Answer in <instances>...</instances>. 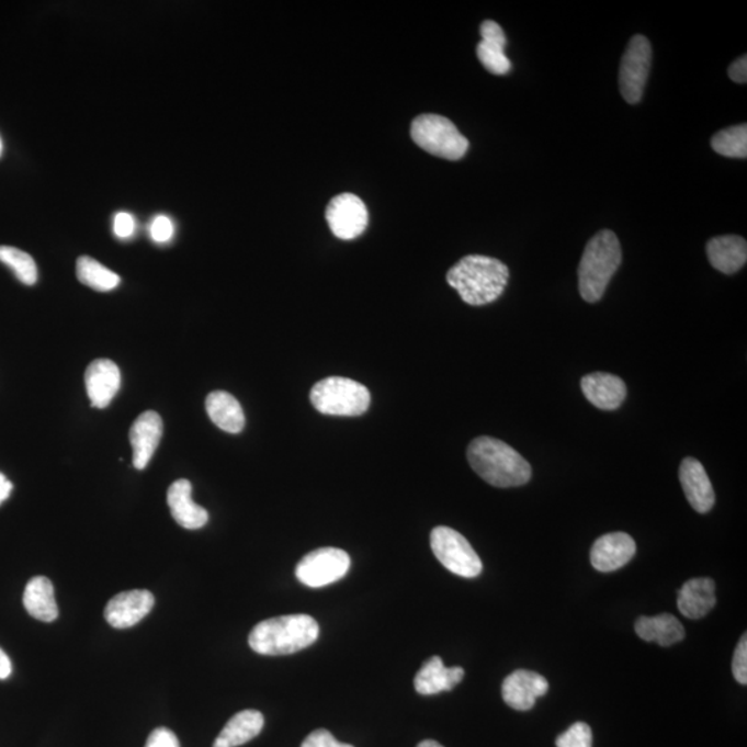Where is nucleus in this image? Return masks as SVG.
Wrapping results in <instances>:
<instances>
[{
	"label": "nucleus",
	"instance_id": "f257e3e1",
	"mask_svg": "<svg viewBox=\"0 0 747 747\" xmlns=\"http://www.w3.org/2000/svg\"><path fill=\"white\" fill-rule=\"evenodd\" d=\"M510 280V269L498 259L468 256L448 272L450 287L471 306H484L500 298Z\"/></svg>",
	"mask_w": 747,
	"mask_h": 747
},
{
	"label": "nucleus",
	"instance_id": "f03ea898",
	"mask_svg": "<svg viewBox=\"0 0 747 747\" xmlns=\"http://www.w3.org/2000/svg\"><path fill=\"white\" fill-rule=\"evenodd\" d=\"M482 479L496 487H518L532 478V466L507 443L490 437L474 439L466 452Z\"/></svg>",
	"mask_w": 747,
	"mask_h": 747
},
{
	"label": "nucleus",
	"instance_id": "7ed1b4c3",
	"mask_svg": "<svg viewBox=\"0 0 747 747\" xmlns=\"http://www.w3.org/2000/svg\"><path fill=\"white\" fill-rule=\"evenodd\" d=\"M319 635V623L314 618L288 614L257 624L249 634L248 644L259 655L283 656L314 645Z\"/></svg>",
	"mask_w": 747,
	"mask_h": 747
},
{
	"label": "nucleus",
	"instance_id": "20e7f679",
	"mask_svg": "<svg viewBox=\"0 0 747 747\" xmlns=\"http://www.w3.org/2000/svg\"><path fill=\"white\" fill-rule=\"evenodd\" d=\"M622 264V247L611 230H602L588 241L579 267L581 298L596 304Z\"/></svg>",
	"mask_w": 747,
	"mask_h": 747
},
{
	"label": "nucleus",
	"instance_id": "39448f33",
	"mask_svg": "<svg viewBox=\"0 0 747 747\" xmlns=\"http://www.w3.org/2000/svg\"><path fill=\"white\" fill-rule=\"evenodd\" d=\"M310 401L321 415L358 417L369 410L371 395L370 391L356 381L328 377L312 388Z\"/></svg>",
	"mask_w": 747,
	"mask_h": 747
},
{
	"label": "nucleus",
	"instance_id": "423d86ee",
	"mask_svg": "<svg viewBox=\"0 0 747 747\" xmlns=\"http://www.w3.org/2000/svg\"><path fill=\"white\" fill-rule=\"evenodd\" d=\"M411 139L423 151L449 161L461 160L468 151L469 142L446 116L418 115L411 122Z\"/></svg>",
	"mask_w": 747,
	"mask_h": 747
},
{
	"label": "nucleus",
	"instance_id": "0eeeda50",
	"mask_svg": "<svg viewBox=\"0 0 747 747\" xmlns=\"http://www.w3.org/2000/svg\"><path fill=\"white\" fill-rule=\"evenodd\" d=\"M431 547L439 563L454 575L474 579L484 570V564L473 545L452 528H434L431 533Z\"/></svg>",
	"mask_w": 747,
	"mask_h": 747
},
{
	"label": "nucleus",
	"instance_id": "6e6552de",
	"mask_svg": "<svg viewBox=\"0 0 747 747\" xmlns=\"http://www.w3.org/2000/svg\"><path fill=\"white\" fill-rule=\"evenodd\" d=\"M351 556L347 551L326 547L312 551L296 565L295 575L302 585L320 588L333 585L348 575Z\"/></svg>",
	"mask_w": 747,
	"mask_h": 747
},
{
	"label": "nucleus",
	"instance_id": "1a4fd4ad",
	"mask_svg": "<svg viewBox=\"0 0 747 747\" xmlns=\"http://www.w3.org/2000/svg\"><path fill=\"white\" fill-rule=\"evenodd\" d=\"M652 66V47L643 35L630 39L624 52L619 72L620 93L629 104L638 103L643 99L646 81Z\"/></svg>",
	"mask_w": 747,
	"mask_h": 747
},
{
	"label": "nucleus",
	"instance_id": "9d476101",
	"mask_svg": "<svg viewBox=\"0 0 747 747\" xmlns=\"http://www.w3.org/2000/svg\"><path fill=\"white\" fill-rule=\"evenodd\" d=\"M326 219L333 236L341 240H354L367 229L369 211L358 195L343 193L330 201Z\"/></svg>",
	"mask_w": 747,
	"mask_h": 747
},
{
	"label": "nucleus",
	"instance_id": "9b49d317",
	"mask_svg": "<svg viewBox=\"0 0 747 747\" xmlns=\"http://www.w3.org/2000/svg\"><path fill=\"white\" fill-rule=\"evenodd\" d=\"M154 602V596L147 590L121 592L111 598L104 609V616L114 629L134 627L151 612Z\"/></svg>",
	"mask_w": 747,
	"mask_h": 747
},
{
	"label": "nucleus",
	"instance_id": "f8f14e48",
	"mask_svg": "<svg viewBox=\"0 0 747 747\" xmlns=\"http://www.w3.org/2000/svg\"><path fill=\"white\" fill-rule=\"evenodd\" d=\"M548 681L539 672L517 670L502 682L501 693L508 706L528 712L533 709L537 698L548 692Z\"/></svg>",
	"mask_w": 747,
	"mask_h": 747
},
{
	"label": "nucleus",
	"instance_id": "ddd939ff",
	"mask_svg": "<svg viewBox=\"0 0 747 747\" xmlns=\"http://www.w3.org/2000/svg\"><path fill=\"white\" fill-rule=\"evenodd\" d=\"M637 545L627 533H609L592 545L590 559L592 566L602 574H611L626 566L634 558Z\"/></svg>",
	"mask_w": 747,
	"mask_h": 747
},
{
	"label": "nucleus",
	"instance_id": "4468645a",
	"mask_svg": "<svg viewBox=\"0 0 747 747\" xmlns=\"http://www.w3.org/2000/svg\"><path fill=\"white\" fill-rule=\"evenodd\" d=\"M90 403L97 409H105L118 394L121 371L118 365L109 359H99L89 364L84 373Z\"/></svg>",
	"mask_w": 747,
	"mask_h": 747
},
{
	"label": "nucleus",
	"instance_id": "2eb2a0df",
	"mask_svg": "<svg viewBox=\"0 0 747 747\" xmlns=\"http://www.w3.org/2000/svg\"><path fill=\"white\" fill-rule=\"evenodd\" d=\"M162 438V420L156 411L143 412L131 428L129 439L134 449V466L145 469L150 463Z\"/></svg>",
	"mask_w": 747,
	"mask_h": 747
},
{
	"label": "nucleus",
	"instance_id": "dca6fc26",
	"mask_svg": "<svg viewBox=\"0 0 747 747\" xmlns=\"http://www.w3.org/2000/svg\"><path fill=\"white\" fill-rule=\"evenodd\" d=\"M482 41L476 46L482 66L495 76H506L511 71L510 58L506 56L507 36L496 21L486 20L480 25Z\"/></svg>",
	"mask_w": 747,
	"mask_h": 747
},
{
	"label": "nucleus",
	"instance_id": "f3484780",
	"mask_svg": "<svg viewBox=\"0 0 747 747\" xmlns=\"http://www.w3.org/2000/svg\"><path fill=\"white\" fill-rule=\"evenodd\" d=\"M680 482L688 502L699 513H706L714 507L715 495L706 469L698 460L688 457L680 466Z\"/></svg>",
	"mask_w": 747,
	"mask_h": 747
},
{
	"label": "nucleus",
	"instance_id": "a211bd4d",
	"mask_svg": "<svg viewBox=\"0 0 747 747\" xmlns=\"http://www.w3.org/2000/svg\"><path fill=\"white\" fill-rule=\"evenodd\" d=\"M193 486L188 479L173 482L168 490V506L174 521L189 531H197L208 523V511L195 505L192 497Z\"/></svg>",
	"mask_w": 747,
	"mask_h": 747
},
{
	"label": "nucleus",
	"instance_id": "6ab92c4d",
	"mask_svg": "<svg viewBox=\"0 0 747 747\" xmlns=\"http://www.w3.org/2000/svg\"><path fill=\"white\" fill-rule=\"evenodd\" d=\"M581 391L587 400L601 410H616L627 396L626 384L616 375L592 373L581 380Z\"/></svg>",
	"mask_w": 747,
	"mask_h": 747
},
{
	"label": "nucleus",
	"instance_id": "aec40b11",
	"mask_svg": "<svg viewBox=\"0 0 747 747\" xmlns=\"http://www.w3.org/2000/svg\"><path fill=\"white\" fill-rule=\"evenodd\" d=\"M715 603H717L715 582L709 579V577H698V579L688 580L678 590V611L687 619H703L713 611Z\"/></svg>",
	"mask_w": 747,
	"mask_h": 747
},
{
	"label": "nucleus",
	"instance_id": "412c9836",
	"mask_svg": "<svg viewBox=\"0 0 747 747\" xmlns=\"http://www.w3.org/2000/svg\"><path fill=\"white\" fill-rule=\"evenodd\" d=\"M465 671L463 667H446L442 658L432 656L417 672L415 688L420 695L431 697L437 693L454 690L455 686L463 681Z\"/></svg>",
	"mask_w": 747,
	"mask_h": 747
},
{
	"label": "nucleus",
	"instance_id": "4be33fe9",
	"mask_svg": "<svg viewBox=\"0 0 747 747\" xmlns=\"http://www.w3.org/2000/svg\"><path fill=\"white\" fill-rule=\"evenodd\" d=\"M706 251L712 267L724 274L739 272L747 261V242L738 236L715 237L708 242Z\"/></svg>",
	"mask_w": 747,
	"mask_h": 747
},
{
	"label": "nucleus",
	"instance_id": "5701e85b",
	"mask_svg": "<svg viewBox=\"0 0 747 747\" xmlns=\"http://www.w3.org/2000/svg\"><path fill=\"white\" fill-rule=\"evenodd\" d=\"M205 407L211 421L222 431L240 433L246 426V416L240 403L227 392H212L206 397Z\"/></svg>",
	"mask_w": 747,
	"mask_h": 747
},
{
	"label": "nucleus",
	"instance_id": "b1692460",
	"mask_svg": "<svg viewBox=\"0 0 747 747\" xmlns=\"http://www.w3.org/2000/svg\"><path fill=\"white\" fill-rule=\"evenodd\" d=\"M264 725L263 714L258 710H242L233 715L214 742V747H238L257 738Z\"/></svg>",
	"mask_w": 747,
	"mask_h": 747
},
{
	"label": "nucleus",
	"instance_id": "393cba45",
	"mask_svg": "<svg viewBox=\"0 0 747 747\" xmlns=\"http://www.w3.org/2000/svg\"><path fill=\"white\" fill-rule=\"evenodd\" d=\"M635 633L646 643L671 646L686 638V629L672 614L664 613L655 618H640L635 622Z\"/></svg>",
	"mask_w": 747,
	"mask_h": 747
},
{
	"label": "nucleus",
	"instance_id": "a878e982",
	"mask_svg": "<svg viewBox=\"0 0 747 747\" xmlns=\"http://www.w3.org/2000/svg\"><path fill=\"white\" fill-rule=\"evenodd\" d=\"M23 602L26 612L41 622L50 623L58 618L55 588L47 577L38 576L30 580L24 590Z\"/></svg>",
	"mask_w": 747,
	"mask_h": 747
},
{
	"label": "nucleus",
	"instance_id": "bb28decb",
	"mask_svg": "<svg viewBox=\"0 0 747 747\" xmlns=\"http://www.w3.org/2000/svg\"><path fill=\"white\" fill-rule=\"evenodd\" d=\"M77 275L79 282L92 290L99 291V293H109V291L118 287L121 283L118 274L90 257L78 259Z\"/></svg>",
	"mask_w": 747,
	"mask_h": 747
},
{
	"label": "nucleus",
	"instance_id": "cd10ccee",
	"mask_svg": "<svg viewBox=\"0 0 747 747\" xmlns=\"http://www.w3.org/2000/svg\"><path fill=\"white\" fill-rule=\"evenodd\" d=\"M0 262L12 269L15 278L25 285H34L38 280V268L34 258L19 248L0 247Z\"/></svg>",
	"mask_w": 747,
	"mask_h": 747
},
{
	"label": "nucleus",
	"instance_id": "c85d7f7f",
	"mask_svg": "<svg viewBox=\"0 0 747 747\" xmlns=\"http://www.w3.org/2000/svg\"><path fill=\"white\" fill-rule=\"evenodd\" d=\"M712 147L720 156L729 158L747 157V125L720 131L712 139Z\"/></svg>",
	"mask_w": 747,
	"mask_h": 747
},
{
	"label": "nucleus",
	"instance_id": "c756f323",
	"mask_svg": "<svg viewBox=\"0 0 747 747\" xmlns=\"http://www.w3.org/2000/svg\"><path fill=\"white\" fill-rule=\"evenodd\" d=\"M556 747H592V731L586 723H576L555 742Z\"/></svg>",
	"mask_w": 747,
	"mask_h": 747
},
{
	"label": "nucleus",
	"instance_id": "7c9ffc66",
	"mask_svg": "<svg viewBox=\"0 0 747 747\" xmlns=\"http://www.w3.org/2000/svg\"><path fill=\"white\" fill-rule=\"evenodd\" d=\"M733 675L735 680L746 686L747 683V635H742L738 646H736L733 659Z\"/></svg>",
	"mask_w": 747,
	"mask_h": 747
},
{
	"label": "nucleus",
	"instance_id": "2f4dec72",
	"mask_svg": "<svg viewBox=\"0 0 747 747\" xmlns=\"http://www.w3.org/2000/svg\"><path fill=\"white\" fill-rule=\"evenodd\" d=\"M301 747H354L352 745L342 744V742L333 738L330 731L316 729L307 738L302 742Z\"/></svg>",
	"mask_w": 747,
	"mask_h": 747
},
{
	"label": "nucleus",
	"instance_id": "473e14b6",
	"mask_svg": "<svg viewBox=\"0 0 747 747\" xmlns=\"http://www.w3.org/2000/svg\"><path fill=\"white\" fill-rule=\"evenodd\" d=\"M150 235L156 242H167L171 240L173 236V224L168 216H157L156 219L151 222Z\"/></svg>",
	"mask_w": 747,
	"mask_h": 747
},
{
	"label": "nucleus",
	"instance_id": "72a5a7b5",
	"mask_svg": "<svg viewBox=\"0 0 747 747\" xmlns=\"http://www.w3.org/2000/svg\"><path fill=\"white\" fill-rule=\"evenodd\" d=\"M145 747H180L178 736L168 728L154 729Z\"/></svg>",
	"mask_w": 747,
	"mask_h": 747
},
{
	"label": "nucleus",
	"instance_id": "f704fd0d",
	"mask_svg": "<svg viewBox=\"0 0 747 747\" xmlns=\"http://www.w3.org/2000/svg\"><path fill=\"white\" fill-rule=\"evenodd\" d=\"M135 231V219L126 212H120L115 215L114 233L120 238H129Z\"/></svg>",
	"mask_w": 747,
	"mask_h": 747
},
{
	"label": "nucleus",
	"instance_id": "c9c22d12",
	"mask_svg": "<svg viewBox=\"0 0 747 747\" xmlns=\"http://www.w3.org/2000/svg\"><path fill=\"white\" fill-rule=\"evenodd\" d=\"M728 77L736 83H746L747 81V57L742 56L733 63L728 68Z\"/></svg>",
	"mask_w": 747,
	"mask_h": 747
},
{
	"label": "nucleus",
	"instance_id": "e433bc0d",
	"mask_svg": "<svg viewBox=\"0 0 747 747\" xmlns=\"http://www.w3.org/2000/svg\"><path fill=\"white\" fill-rule=\"evenodd\" d=\"M10 675H12V661L4 650L0 649V680H7Z\"/></svg>",
	"mask_w": 747,
	"mask_h": 747
},
{
	"label": "nucleus",
	"instance_id": "4c0bfd02",
	"mask_svg": "<svg viewBox=\"0 0 747 747\" xmlns=\"http://www.w3.org/2000/svg\"><path fill=\"white\" fill-rule=\"evenodd\" d=\"M13 490V484L7 476L0 473V506L10 497V493Z\"/></svg>",
	"mask_w": 747,
	"mask_h": 747
},
{
	"label": "nucleus",
	"instance_id": "58836bf2",
	"mask_svg": "<svg viewBox=\"0 0 747 747\" xmlns=\"http://www.w3.org/2000/svg\"><path fill=\"white\" fill-rule=\"evenodd\" d=\"M417 747H444V746L439 744V742H437V740L427 739V740H422L421 744L418 745Z\"/></svg>",
	"mask_w": 747,
	"mask_h": 747
},
{
	"label": "nucleus",
	"instance_id": "ea45409f",
	"mask_svg": "<svg viewBox=\"0 0 747 747\" xmlns=\"http://www.w3.org/2000/svg\"><path fill=\"white\" fill-rule=\"evenodd\" d=\"M2 150H3V145H2V139H0V156H2Z\"/></svg>",
	"mask_w": 747,
	"mask_h": 747
}]
</instances>
